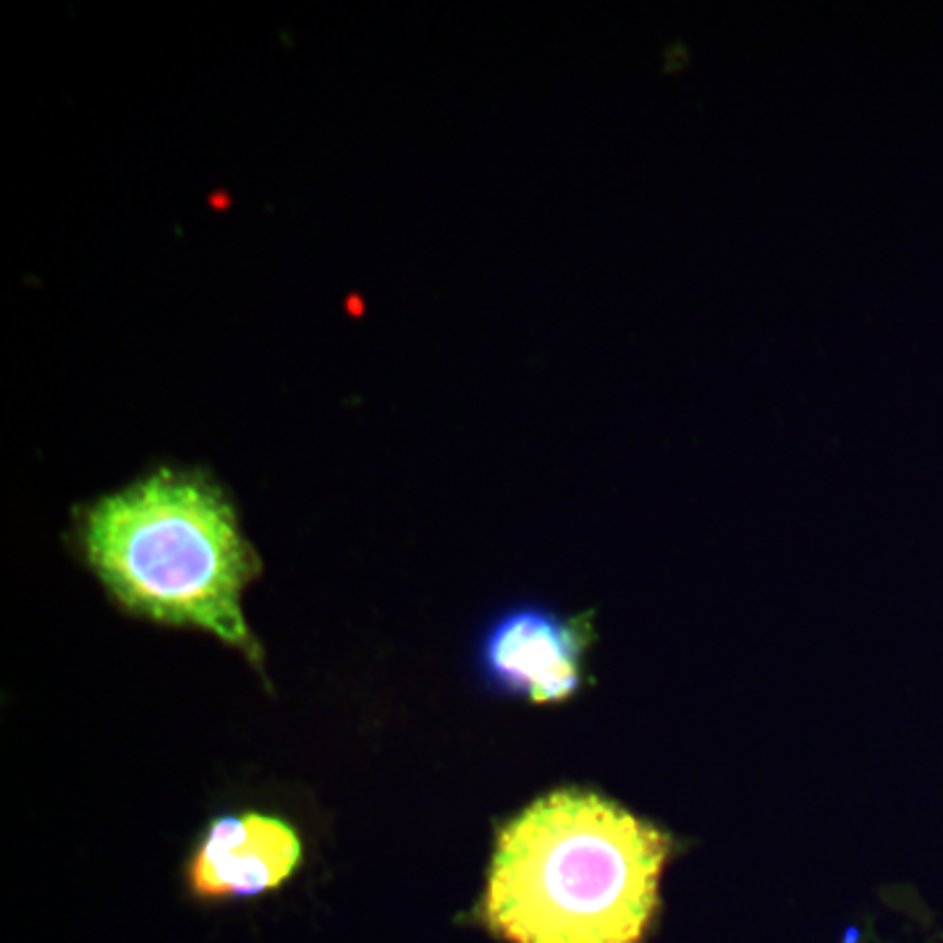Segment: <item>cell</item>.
<instances>
[{"label": "cell", "instance_id": "1", "mask_svg": "<svg viewBox=\"0 0 943 943\" xmlns=\"http://www.w3.org/2000/svg\"><path fill=\"white\" fill-rule=\"evenodd\" d=\"M668 849L600 794L553 792L498 836L482 920L511 943H642Z\"/></svg>", "mask_w": 943, "mask_h": 943}, {"label": "cell", "instance_id": "2", "mask_svg": "<svg viewBox=\"0 0 943 943\" xmlns=\"http://www.w3.org/2000/svg\"><path fill=\"white\" fill-rule=\"evenodd\" d=\"M82 543L97 577L131 613L205 629L260 666L262 650L241 611L260 561L207 477L160 469L97 501Z\"/></svg>", "mask_w": 943, "mask_h": 943}, {"label": "cell", "instance_id": "3", "mask_svg": "<svg viewBox=\"0 0 943 943\" xmlns=\"http://www.w3.org/2000/svg\"><path fill=\"white\" fill-rule=\"evenodd\" d=\"M587 624L558 619L543 608L511 611L485 637L482 663L498 687L530 697L532 703H561L582 682Z\"/></svg>", "mask_w": 943, "mask_h": 943}, {"label": "cell", "instance_id": "4", "mask_svg": "<svg viewBox=\"0 0 943 943\" xmlns=\"http://www.w3.org/2000/svg\"><path fill=\"white\" fill-rule=\"evenodd\" d=\"M302 862V839L281 818L221 815L189 862L194 894L207 899L257 896L283 886Z\"/></svg>", "mask_w": 943, "mask_h": 943}]
</instances>
